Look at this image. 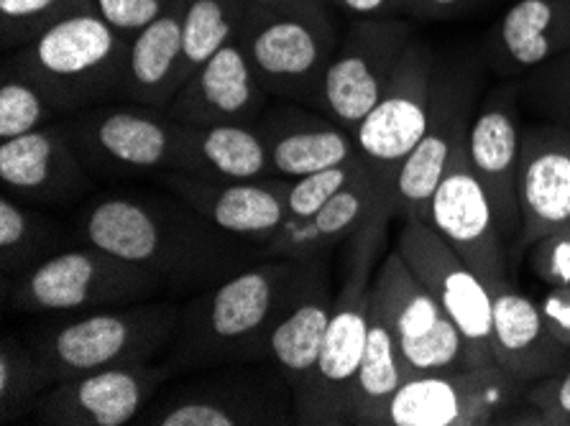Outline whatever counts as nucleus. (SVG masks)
Instances as JSON below:
<instances>
[{"label": "nucleus", "mask_w": 570, "mask_h": 426, "mask_svg": "<svg viewBox=\"0 0 570 426\" xmlns=\"http://www.w3.org/2000/svg\"><path fill=\"white\" fill-rule=\"evenodd\" d=\"M520 80H502L473 110L465 156L487 189L504 242L520 240V161H522Z\"/></svg>", "instance_id": "obj_15"}, {"label": "nucleus", "mask_w": 570, "mask_h": 426, "mask_svg": "<svg viewBox=\"0 0 570 426\" xmlns=\"http://www.w3.org/2000/svg\"><path fill=\"white\" fill-rule=\"evenodd\" d=\"M80 235L88 246L159 276L167 289L213 286L262 258L254 242L215 228L183 199L108 195L82 212Z\"/></svg>", "instance_id": "obj_1"}, {"label": "nucleus", "mask_w": 570, "mask_h": 426, "mask_svg": "<svg viewBox=\"0 0 570 426\" xmlns=\"http://www.w3.org/2000/svg\"><path fill=\"white\" fill-rule=\"evenodd\" d=\"M353 19H394L404 16V0H331Z\"/></svg>", "instance_id": "obj_44"}, {"label": "nucleus", "mask_w": 570, "mask_h": 426, "mask_svg": "<svg viewBox=\"0 0 570 426\" xmlns=\"http://www.w3.org/2000/svg\"><path fill=\"white\" fill-rule=\"evenodd\" d=\"M92 8L95 0H0V47L21 49L55 23Z\"/></svg>", "instance_id": "obj_35"}, {"label": "nucleus", "mask_w": 570, "mask_h": 426, "mask_svg": "<svg viewBox=\"0 0 570 426\" xmlns=\"http://www.w3.org/2000/svg\"><path fill=\"white\" fill-rule=\"evenodd\" d=\"M335 294L331 291L327 271L320 260L313 278L302 289L295 304L284 311V317L276 321L272 340H269V358L282 373V380L289 386L292 406L305 394V388L315 376V368L323 355V343L331 321Z\"/></svg>", "instance_id": "obj_26"}, {"label": "nucleus", "mask_w": 570, "mask_h": 426, "mask_svg": "<svg viewBox=\"0 0 570 426\" xmlns=\"http://www.w3.org/2000/svg\"><path fill=\"white\" fill-rule=\"evenodd\" d=\"M527 384L502 365L410 376L389 402L382 426L504 424L524 404Z\"/></svg>", "instance_id": "obj_8"}, {"label": "nucleus", "mask_w": 570, "mask_h": 426, "mask_svg": "<svg viewBox=\"0 0 570 426\" xmlns=\"http://www.w3.org/2000/svg\"><path fill=\"white\" fill-rule=\"evenodd\" d=\"M179 317L177 301L146 299L124 307L65 315L33 335V350L55 378V384L82 373L116 365L151 363L175 343Z\"/></svg>", "instance_id": "obj_5"}, {"label": "nucleus", "mask_w": 570, "mask_h": 426, "mask_svg": "<svg viewBox=\"0 0 570 426\" xmlns=\"http://www.w3.org/2000/svg\"><path fill=\"white\" fill-rule=\"evenodd\" d=\"M491 297H494L491 345H494V360L504 370L530 386L570 363V353L552 337L538 299L527 297L514 281L502 284L491 291Z\"/></svg>", "instance_id": "obj_24"}, {"label": "nucleus", "mask_w": 570, "mask_h": 426, "mask_svg": "<svg viewBox=\"0 0 570 426\" xmlns=\"http://www.w3.org/2000/svg\"><path fill=\"white\" fill-rule=\"evenodd\" d=\"M65 242V230L31 207L23 199L3 195L0 199V274L8 281L45 264L59 254Z\"/></svg>", "instance_id": "obj_31"}, {"label": "nucleus", "mask_w": 570, "mask_h": 426, "mask_svg": "<svg viewBox=\"0 0 570 426\" xmlns=\"http://www.w3.org/2000/svg\"><path fill=\"white\" fill-rule=\"evenodd\" d=\"M128 43L92 8L55 23L6 57L37 82L57 116H75L126 98Z\"/></svg>", "instance_id": "obj_4"}, {"label": "nucleus", "mask_w": 570, "mask_h": 426, "mask_svg": "<svg viewBox=\"0 0 570 426\" xmlns=\"http://www.w3.org/2000/svg\"><path fill=\"white\" fill-rule=\"evenodd\" d=\"M269 98L320 108L325 72L338 49L333 16H252L240 33Z\"/></svg>", "instance_id": "obj_9"}, {"label": "nucleus", "mask_w": 570, "mask_h": 426, "mask_svg": "<svg viewBox=\"0 0 570 426\" xmlns=\"http://www.w3.org/2000/svg\"><path fill=\"white\" fill-rule=\"evenodd\" d=\"M410 378L404 360L400 355V347L389 329V321L384 311L379 309L371 294V321H368V337L364 360H361L356 384H353V398L348 424L358 426H382L384 412L392 396L400 390L404 380Z\"/></svg>", "instance_id": "obj_30"}, {"label": "nucleus", "mask_w": 570, "mask_h": 426, "mask_svg": "<svg viewBox=\"0 0 570 426\" xmlns=\"http://www.w3.org/2000/svg\"><path fill=\"white\" fill-rule=\"evenodd\" d=\"M368 167L364 156H356V159L338 164V167L307 174V177H297L289 181L287 189V210L289 217H309L315 215L320 207L351 185L353 179H358Z\"/></svg>", "instance_id": "obj_37"}, {"label": "nucleus", "mask_w": 570, "mask_h": 426, "mask_svg": "<svg viewBox=\"0 0 570 426\" xmlns=\"http://www.w3.org/2000/svg\"><path fill=\"white\" fill-rule=\"evenodd\" d=\"M287 177L233 181L203 179L183 171H164L161 185L193 207L215 228L262 246L289 220Z\"/></svg>", "instance_id": "obj_18"}, {"label": "nucleus", "mask_w": 570, "mask_h": 426, "mask_svg": "<svg viewBox=\"0 0 570 426\" xmlns=\"http://www.w3.org/2000/svg\"><path fill=\"white\" fill-rule=\"evenodd\" d=\"M481 0H404V16L420 21H445L469 13Z\"/></svg>", "instance_id": "obj_43"}, {"label": "nucleus", "mask_w": 570, "mask_h": 426, "mask_svg": "<svg viewBox=\"0 0 570 426\" xmlns=\"http://www.w3.org/2000/svg\"><path fill=\"white\" fill-rule=\"evenodd\" d=\"M51 386L55 378L33 345L6 335L0 343V422L11 424L31 416Z\"/></svg>", "instance_id": "obj_33"}, {"label": "nucleus", "mask_w": 570, "mask_h": 426, "mask_svg": "<svg viewBox=\"0 0 570 426\" xmlns=\"http://www.w3.org/2000/svg\"><path fill=\"white\" fill-rule=\"evenodd\" d=\"M95 174L69 141L62 126L0 141V185L26 202L65 205L92 189Z\"/></svg>", "instance_id": "obj_19"}, {"label": "nucleus", "mask_w": 570, "mask_h": 426, "mask_svg": "<svg viewBox=\"0 0 570 426\" xmlns=\"http://www.w3.org/2000/svg\"><path fill=\"white\" fill-rule=\"evenodd\" d=\"M203 179L256 181L276 177L269 149L256 126H187L179 169Z\"/></svg>", "instance_id": "obj_29"}, {"label": "nucleus", "mask_w": 570, "mask_h": 426, "mask_svg": "<svg viewBox=\"0 0 570 426\" xmlns=\"http://www.w3.org/2000/svg\"><path fill=\"white\" fill-rule=\"evenodd\" d=\"M164 291L159 276L88 242L59 250L13 281L3 278L6 301L23 315H82L157 299Z\"/></svg>", "instance_id": "obj_6"}, {"label": "nucleus", "mask_w": 570, "mask_h": 426, "mask_svg": "<svg viewBox=\"0 0 570 426\" xmlns=\"http://www.w3.org/2000/svg\"><path fill=\"white\" fill-rule=\"evenodd\" d=\"M520 100L546 123L570 128V49L522 77Z\"/></svg>", "instance_id": "obj_36"}, {"label": "nucleus", "mask_w": 570, "mask_h": 426, "mask_svg": "<svg viewBox=\"0 0 570 426\" xmlns=\"http://www.w3.org/2000/svg\"><path fill=\"white\" fill-rule=\"evenodd\" d=\"M371 294L384 311L410 376L469 368V347L455 321L396 248L374 274Z\"/></svg>", "instance_id": "obj_11"}, {"label": "nucleus", "mask_w": 570, "mask_h": 426, "mask_svg": "<svg viewBox=\"0 0 570 426\" xmlns=\"http://www.w3.org/2000/svg\"><path fill=\"white\" fill-rule=\"evenodd\" d=\"M481 75L476 65H440L435 72L433 110L425 136L396 171L392 215L400 220H428L430 199L451 167L455 151L469 138L476 110Z\"/></svg>", "instance_id": "obj_10"}, {"label": "nucleus", "mask_w": 570, "mask_h": 426, "mask_svg": "<svg viewBox=\"0 0 570 426\" xmlns=\"http://www.w3.org/2000/svg\"><path fill=\"white\" fill-rule=\"evenodd\" d=\"M414 39L407 19H356L325 72L320 110L345 130H353L382 98Z\"/></svg>", "instance_id": "obj_14"}, {"label": "nucleus", "mask_w": 570, "mask_h": 426, "mask_svg": "<svg viewBox=\"0 0 570 426\" xmlns=\"http://www.w3.org/2000/svg\"><path fill=\"white\" fill-rule=\"evenodd\" d=\"M175 3L177 0H95V11L110 29L131 41L146 26L161 19Z\"/></svg>", "instance_id": "obj_39"}, {"label": "nucleus", "mask_w": 570, "mask_h": 426, "mask_svg": "<svg viewBox=\"0 0 570 426\" xmlns=\"http://www.w3.org/2000/svg\"><path fill=\"white\" fill-rule=\"evenodd\" d=\"M266 98L269 92L258 82L238 39L187 77L167 112L185 126H256Z\"/></svg>", "instance_id": "obj_20"}, {"label": "nucleus", "mask_w": 570, "mask_h": 426, "mask_svg": "<svg viewBox=\"0 0 570 426\" xmlns=\"http://www.w3.org/2000/svg\"><path fill=\"white\" fill-rule=\"evenodd\" d=\"M538 301L552 337L570 353V284L548 286V291Z\"/></svg>", "instance_id": "obj_41"}, {"label": "nucleus", "mask_w": 570, "mask_h": 426, "mask_svg": "<svg viewBox=\"0 0 570 426\" xmlns=\"http://www.w3.org/2000/svg\"><path fill=\"white\" fill-rule=\"evenodd\" d=\"M384 207H392V187L374 169H366L315 215L289 217L264 242L262 258H323L327 250L348 240Z\"/></svg>", "instance_id": "obj_23"}, {"label": "nucleus", "mask_w": 570, "mask_h": 426, "mask_svg": "<svg viewBox=\"0 0 570 426\" xmlns=\"http://www.w3.org/2000/svg\"><path fill=\"white\" fill-rule=\"evenodd\" d=\"M175 376L169 363H134L59 380L31 412L47 426H124L144 414L157 388Z\"/></svg>", "instance_id": "obj_16"}, {"label": "nucleus", "mask_w": 570, "mask_h": 426, "mask_svg": "<svg viewBox=\"0 0 570 426\" xmlns=\"http://www.w3.org/2000/svg\"><path fill=\"white\" fill-rule=\"evenodd\" d=\"M394 248L455 321L469 347V363L494 365V345H491L494 297L483 278L428 220H404Z\"/></svg>", "instance_id": "obj_12"}, {"label": "nucleus", "mask_w": 570, "mask_h": 426, "mask_svg": "<svg viewBox=\"0 0 570 426\" xmlns=\"http://www.w3.org/2000/svg\"><path fill=\"white\" fill-rule=\"evenodd\" d=\"M144 419V424L157 426H256L297 422V414L284 406L279 386L262 388L254 380H244L177 396Z\"/></svg>", "instance_id": "obj_28"}, {"label": "nucleus", "mask_w": 570, "mask_h": 426, "mask_svg": "<svg viewBox=\"0 0 570 426\" xmlns=\"http://www.w3.org/2000/svg\"><path fill=\"white\" fill-rule=\"evenodd\" d=\"M530 271L548 286L570 284V230L550 232L530 246Z\"/></svg>", "instance_id": "obj_40"}, {"label": "nucleus", "mask_w": 570, "mask_h": 426, "mask_svg": "<svg viewBox=\"0 0 570 426\" xmlns=\"http://www.w3.org/2000/svg\"><path fill=\"white\" fill-rule=\"evenodd\" d=\"M258 130L269 149L276 177H307L358 156L351 130L335 123L333 118L315 116L302 108L269 112L258 120Z\"/></svg>", "instance_id": "obj_25"}, {"label": "nucleus", "mask_w": 570, "mask_h": 426, "mask_svg": "<svg viewBox=\"0 0 570 426\" xmlns=\"http://www.w3.org/2000/svg\"><path fill=\"white\" fill-rule=\"evenodd\" d=\"M570 49V0H514L483 39L481 62L499 80H522Z\"/></svg>", "instance_id": "obj_22"}, {"label": "nucleus", "mask_w": 570, "mask_h": 426, "mask_svg": "<svg viewBox=\"0 0 570 426\" xmlns=\"http://www.w3.org/2000/svg\"><path fill=\"white\" fill-rule=\"evenodd\" d=\"M62 130L95 177L177 171L187 126L167 110L100 106L67 116Z\"/></svg>", "instance_id": "obj_7"}, {"label": "nucleus", "mask_w": 570, "mask_h": 426, "mask_svg": "<svg viewBox=\"0 0 570 426\" xmlns=\"http://www.w3.org/2000/svg\"><path fill=\"white\" fill-rule=\"evenodd\" d=\"M246 0H185V72H197L223 47L238 41L248 21ZM187 82V80H185Z\"/></svg>", "instance_id": "obj_32"}, {"label": "nucleus", "mask_w": 570, "mask_h": 426, "mask_svg": "<svg viewBox=\"0 0 570 426\" xmlns=\"http://www.w3.org/2000/svg\"><path fill=\"white\" fill-rule=\"evenodd\" d=\"M55 116L57 110L37 82L6 57L0 69V141L45 128Z\"/></svg>", "instance_id": "obj_34"}, {"label": "nucleus", "mask_w": 570, "mask_h": 426, "mask_svg": "<svg viewBox=\"0 0 570 426\" xmlns=\"http://www.w3.org/2000/svg\"><path fill=\"white\" fill-rule=\"evenodd\" d=\"M392 217V207H384L345 240L343 281L335 291L315 376L295 402L297 424H348L353 384L366 350L376 260L382 258L386 225Z\"/></svg>", "instance_id": "obj_3"}, {"label": "nucleus", "mask_w": 570, "mask_h": 426, "mask_svg": "<svg viewBox=\"0 0 570 426\" xmlns=\"http://www.w3.org/2000/svg\"><path fill=\"white\" fill-rule=\"evenodd\" d=\"M185 0L146 26L128 43L126 98L136 106L167 110L183 90L185 72Z\"/></svg>", "instance_id": "obj_27"}, {"label": "nucleus", "mask_w": 570, "mask_h": 426, "mask_svg": "<svg viewBox=\"0 0 570 426\" xmlns=\"http://www.w3.org/2000/svg\"><path fill=\"white\" fill-rule=\"evenodd\" d=\"M428 222L451 242V248L476 271L491 291L512 281L509 256L487 189L473 174L465 143L430 199Z\"/></svg>", "instance_id": "obj_17"}, {"label": "nucleus", "mask_w": 570, "mask_h": 426, "mask_svg": "<svg viewBox=\"0 0 570 426\" xmlns=\"http://www.w3.org/2000/svg\"><path fill=\"white\" fill-rule=\"evenodd\" d=\"M331 6H333V3H331Z\"/></svg>", "instance_id": "obj_45"}, {"label": "nucleus", "mask_w": 570, "mask_h": 426, "mask_svg": "<svg viewBox=\"0 0 570 426\" xmlns=\"http://www.w3.org/2000/svg\"><path fill=\"white\" fill-rule=\"evenodd\" d=\"M323 258H264L207 286L183 309L169 368H205L269 355L276 321L305 289Z\"/></svg>", "instance_id": "obj_2"}, {"label": "nucleus", "mask_w": 570, "mask_h": 426, "mask_svg": "<svg viewBox=\"0 0 570 426\" xmlns=\"http://www.w3.org/2000/svg\"><path fill=\"white\" fill-rule=\"evenodd\" d=\"M504 424L570 426V363L527 386L524 404Z\"/></svg>", "instance_id": "obj_38"}, {"label": "nucleus", "mask_w": 570, "mask_h": 426, "mask_svg": "<svg viewBox=\"0 0 570 426\" xmlns=\"http://www.w3.org/2000/svg\"><path fill=\"white\" fill-rule=\"evenodd\" d=\"M438 57L414 37L400 67L368 116L351 130L358 153L389 187L396 171L425 136L433 110Z\"/></svg>", "instance_id": "obj_13"}, {"label": "nucleus", "mask_w": 570, "mask_h": 426, "mask_svg": "<svg viewBox=\"0 0 570 426\" xmlns=\"http://www.w3.org/2000/svg\"><path fill=\"white\" fill-rule=\"evenodd\" d=\"M252 16H333L331 0H246Z\"/></svg>", "instance_id": "obj_42"}, {"label": "nucleus", "mask_w": 570, "mask_h": 426, "mask_svg": "<svg viewBox=\"0 0 570 426\" xmlns=\"http://www.w3.org/2000/svg\"><path fill=\"white\" fill-rule=\"evenodd\" d=\"M520 246L570 230V128L542 123L524 130L520 161Z\"/></svg>", "instance_id": "obj_21"}]
</instances>
